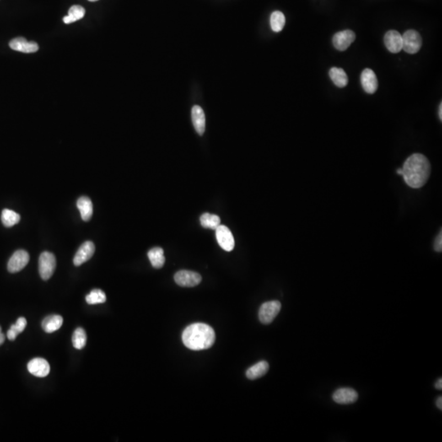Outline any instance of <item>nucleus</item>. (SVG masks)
I'll use <instances>...</instances> for the list:
<instances>
[{"instance_id":"nucleus-5","label":"nucleus","mask_w":442,"mask_h":442,"mask_svg":"<svg viewBox=\"0 0 442 442\" xmlns=\"http://www.w3.org/2000/svg\"><path fill=\"white\" fill-rule=\"evenodd\" d=\"M281 309L278 301L265 302L259 309V319L264 324H270L274 321Z\"/></svg>"},{"instance_id":"nucleus-29","label":"nucleus","mask_w":442,"mask_h":442,"mask_svg":"<svg viewBox=\"0 0 442 442\" xmlns=\"http://www.w3.org/2000/svg\"><path fill=\"white\" fill-rule=\"evenodd\" d=\"M434 250L437 252H442V231H440L438 235L435 239L434 242Z\"/></svg>"},{"instance_id":"nucleus-13","label":"nucleus","mask_w":442,"mask_h":442,"mask_svg":"<svg viewBox=\"0 0 442 442\" xmlns=\"http://www.w3.org/2000/svg\"><path fill=\"white\" fill-rule=\"evenodd\" d=\"M361 84L363 90L369 94L375 93L378 87V81L377 76L373 70L366 68L361 74Z\"/></svg>"},{"instance_id":"nucleus-32","label":"nucleus","mask_w":442,"mask_h":442,"mask_svg":"<svg viewBox=\"0 0 442 442\" xmlns=\"http://www.w3.org/2000/svg\"><path fill=\"white\" fill-rule=\"evenodd\" d=\"M5 341V336L4 334L2 333V329H1V327H0V346L2 345Z\"/></svg>"},{"instance_id":"nucleus-30","label":"nucleus","mask_w":442,"mask_h":442,"mask_svg":"<svg viewBox=\"0 0 442 442\" xmlns=\"http://www.w3.org/2000/svg\"><path fill=\"white\" fill-rule=\"evenodd\" d=\"M436 388H437V390H442V378H440L437 380V383H436V385H435Z\"/></svg>"},{"instance_id":"nucleus-10","label":"nucleus","mask_w":442,"mask_h":442,"mask_svg":"<svg viewBox=\"0 0 442 442\" xmlns=\"http://www.w3.org/2000/svg\"><path fill=\"white\" fill-rule=\"evenodd\" d=\"M27 369L32 375L38 378H44L49 375L50 365L44 359L34 358L27 364Z\"/></svg>"},{"instance_id":"nucleus-4","label":"nucleus","mask_w":442,"mask_h":442,"mask_svg":"<svg viewBox=\"0 0 442 442\" xmlns=\"http://www.w3.org/2000/svg\"><path fill=\"white\" fill-rule=\"evenodd\" d=\"M56 258L49 251L42 253L39 259V272L42 279L48 280L54 275L56 269Z\"/></svg>"},{"instance_id":"nucleus-34","label":"nucleus","mask_w":442,"mask_h":442,"mask_svg":"<svg viewBox=\"0 0 442 442\" xmlns=\"http://www.w3.org/2000/svg\"><path fill=\"white\" fill-rule=\"evenodd\" d=\"M88 1H90V2H95V1H98V0H88Z\"/></svg>"},{"instance_id":"nucleus-25","label":"nucleus","mask_w":442,"mask_h":442,"mask_svg":"<svg viewBox=\"0 0 442 442\" xmlns=\"http://www.w3.org/2000/svg\"><path fill=\"white\" fill-rule=\"evenodd\" d=\"M200 222L203 228H211L216 230L217 227L221 224V218L216 215L204 213L200 217Z\"/></svg>"},{"instance_id":"nucleus-7","label":"nucleus","mask_w":442,"mask_h":442,"mask_svg":"<svg viewBox=\"0 0 442 442\" xmlns=\"http://www.w3.org/2000/svg\"><path fill=\"white\" fill-rule=\"evenodd\" d=\"M216 237L219 245L226 251L233 250L235 242L230 229L225 225H220L216 229Z\"/></svg>"},{"instance_id":"nucleus-23","label":"nucleus","mask_w":442,"mask_h":442,"mask_svg":"<svg viewBox=\"0 0 442 442\" xmlns=\"http://www.w3.org/2000/svg\"><path fill=\"white\" fill-rule=\"evenodd\" d=\"M27 319L24 317H20L14 324L10 327L9 330L7 332V337L10 341H14L18 334L24 331L27 327Z\"/></svg>"},{"instance_id":"nucleus-12","label":"nucleus","mask_w":442,"mask_h":442,"mask_svg":"<svg viewBox=\"0 0 442 442\" xmlns=\"http://www.w3.org/2000/svg\"><path fill=\"white\" fill-rule=\"evenodd\" d=\"M95 246L93 243L91 241H87L85 243H83L75 255L73 260L74 265L80 266L86 261H88L93 256Z\"/></svg>"},{"instance_id":"nucleus-22","label":"nucleus","mask_w":442,"mask_h":442,"mask_svg":"<svg viewBox=\"0 0 442 442\" xmlns=\"http://www.w3.org/2000/svg\"><path fill=\"white\" fill-rule=\"evenodd\" d=\"M85 15V10L80 5H74L68 10V15L64 17L63 22L65 24H71L82 19Z\"/></svg>"},{"instance_id":"nucleus-26","label":"nucleus","mask_w":442,"mask_h":442,"mask_svg":"<svg viewBox=\"0 0 442 442\" xmlns=\"http://www.w3.org/2000/svg\"><path fill=\"white\" fill-rule=\"evenodd\" d=\"M284 15L282 12L279 11H275L273 12L270 17V26L273 30L275 32H280L283 29L285 26Z\"/></svg>"},{"instance_id":"nucleus-19","label":"nucleus","mask_w":442,"mask_h":442,"mask_svg":"<svg viewBox=\"0 0 442 442\" xmlns=\"http://www.w3.org/2000/svg\"><path fill=\"white\" fill-rule=\"evenodd\" d=\"M269 368H270V365L266 361H260L257 363H255V365L251 366L250 368H248L246 375L250 380H255V379L261 378L263 376L265 375L267 373Z\"/></svg>"},{"instance_id":"nucleus-33","label":"nucleus","mask_w":442,"mask_h":442,"mask_svg":"<svg viewBox=\"0 0 442 442\" xmlns=\"http://www.w3.org/2000/svg\"><path fill=\"white\" fill-rule=\"evenodd\" d=\"M438 113H439L440 120H442V103H441V104H440L439 111H438Z\"/></svg>"},{"instance_id":"nucleus-31","label":"nucleus","mask_w":442,"mask_h":442,"mask_svg":"<svg viewBox=\"0 0 442 442\" xmlns=\"http://www.w3.org/2000/svg\"><path fill=\"white\" fill-rule=\"evenodd\" d=\"M437 406L440 410H442V396H440V397L437 398Z\"/></svg>"},{"instance_id":"nucleus-27","label":"nucleus","mask_w":442,"mask_h":442,"mask_svg":"<svg viewBox=\"0 0 442 442\" xmlns=\"http://www.w3.org/2000/svg\"><path fill=\"white\" fill-rule=\"evenodd\" d=\"M86 342H87V336L86 332L82 328H78L76 329V331L74 332L73 336H72V344L75 348L77 350H81L85 346Z\"/></svg>"},{"instance_id":"nucleus-6","label":"nucleus","mask_w":442,"mask_h":442,"mask_svg":"<svg viewBox=\"0 0 442 442\" xmlns=\"http://www.w3.org/2000/svg\"><path fill=\"white\" fill-rule=\"evenodd\" d=\"M174 281L181 287H195L201 282V276L198 273L190 270H180L174 275Z\"/></svg>"},{"instance_id":"nucleus-2","label":"nucleus","mask_w":442,"mask_h":442,"mask_svg":"<svg viewBox=\"0 0 442 442\" xmlns=\"http://www.w3.org/2000/svg\"><path fill=\"white\" fill-rule=\"evenodd\" d=\"M182 340L187 348L193 351H201L213 346L216 334L211 326L197 323L189 325L184 329Z\"/></svg>"},{"instance_id":"nucleus-28","label":"nucleus","mask_w":442,"mask_h":442,"mask_svg":"<svg viewBox=\"0 0 442 442\" xmlns=\"http://www.w3.org/2000/svg\"><path fill=\"white\" fill-rule=\"evenodd\" d=\"M86 302L89 304L104 303L107 300L105 292L100 289H93L85 297Z\"/></svg>"},{"instance_id":"nucleus-9","label":"nucleus","mask_w":442,"mask_h":442,"mask_svg":"<svg viewBox=\"0 0 442 442\" xmlns=\"http://www.w3.org/2000/svg\"><path fill=\"white\" fill-rule=\"evenodd\" d=\"M356 39V34L351 29L337 32L332 38L333 46L339 51H345Z\"/></svg>"},{"instance_id":"nucleus-14","label":"nucleus","mask_w":442,"mask_h":442,"mask_svg":"<svg viewBox=\"0 0 442 442\" xmlns=\"http://www.w3.org/2000/svg\"><path fill=\"white\" fill-rule=\"evenodd\" d=\"M9 47L15 51L25 53V54H32L39 50V45L35 42L27 41V39L22 37H18L12 39L9 42Z\"/></svg>"},{"instance_id":"nucleus-17","label":"nucleus","mask_w":442,"mask_h":442,"mask_svg":"<svg viewBox=\"0 0 442 442\" xmlns=\"http://www.w3.org/2000/svg\"><path fill=\"white\" fill-rule=\"evenodd\" d=\"M62 324H63L62 317L60 316L58 314H54V315L46 317L42 321V328L47 333H52V332L57 331L62 326Z\"/></svg>"},{"instance_id":"nucleus-20","label":"nucleus","mask_w":442,"mask_h":442,"mask_svg":"<svg viewBox=\"0 0 442 442\" xmlns=\"http://www.w3.org/2000/svg\"><path fill=\"white\" fill-rule=\"evenodd\" d=\"M329 76L335 85L344 88L348 83V77L343 69L332 67L329 71Z\"/></svg>"},{"instance_id":"nucleus-8","label":"nucleus","mask_w":442,"mask_h":442,"mask_svg":"<svg viewBox=\"0 0 442 442\" xmlns=\"http://www.w3.org/2000/svg\"><path fill=\"white\" fill-rule=\"evenodd\" d=\"M29 260V255L27 251L24 250H17L7 263V270L12 274L19 272L27 266Z\"/></svg>"},{"instance_id":"nucleus-24","label":"nucleus","mask_w":442,"mask_h":442,"mask_svg":"<svg viewBox=\"0 0 442 442\" xmlns=\"http://www.w3.org/2000/svg\"><path fill=\"white\" fill-rule=\"evenodd\" d=\"M20 219L21 217H20L19 214H17V212H15L12 210L4 209L2 211V216H1L2 223L7 228H10V227H12L15 224L19 223Z\"/></svg>"},{"instance_id":"nucleus-21","label":"nucleus","mask_w":442,"mask_h":442,"mask_svg":"<svg viewBox=\"0 0 442 442\" xmlns=\"http://www.w3.org/2000/svg\"><path fill=\"white\" fill-rule=\"evenodd\" d=\"M147 256L149 258L150 262L153 267L156 269H161L163 267L166 258L164 255V250L161 248H153L147 253Z\"/></svg>"},{"instance_id":"nucleus-3","label":"nucleus","mask_w":442,"mask_h":442,"mask_svg":"<svg viewBox=\"0 0 442 442\" xmlns=\"http://www.w3.org/2000/svg\"><path fill=\"white\" fill-rule=\"evenodd\" d=\"M422 37L414 29H409L402 35V49L408 54H417L422 47Z\"/></svg>"},{"instance_id":"nucleus-16","label":"nucleus","mask_w":442,"mask_h":442,"mask_svg":"<svg viewBox=\"0 0 442 442\" xmlns=\"http://www.w3.org/2000/svg\"><path fill=\"white\" fill-rule=\"evenodd\" d=\"M192 120L196 133L202 135L206 129V117L203 110L199 106H194L192 109Z\"/></svg>"},{"instance_id":"nucleus-1","label":"nucleus","mask_w":442,"mask_h":442,"mask_svg":"<svg viewBox=\"0 0 442 442\" xmlns=\"http://www.w3.org/2000/svg\"><path fill=\"white\" fill-rule=\"evenodd\" d=\"M402 174L408 186L420 189L429 179L432 167L424 155L414 153L408 157L403 166Z\"/></svg>"},{"instance_id":"nucleus-15","label":"nucleus","mask_w":442,"mask_h":442,"mask_svg":"<svg viewBox=\"0 0 442 442\" xmlns=\"http://www.w3.org/2000/svg\"><path fill=\"white\" fill-rule=\"evenodd\" d=\"M384 43L387 49L392 54H397L402 50V35L396 30L391 29L387 32Z\"/></svg>"},{"instance_id":"nucleus-18","label":"nucleus","mask_w":442,"mask_h":442,"mask_svg":"<svg viewBox=\"0 0 442 442\" xmlns=\"http://www.w3.org/2000/svg\"><path fill=\"white\" fill-rule=\"evenodd\" d=\"M77 207L83 221H88L93 216V203L88 196H81L77 201Z\"/></svg>"},{"instance_id":"nucleus-11","label":"nucleus","mask_w":442,"mask_h":442,"mask_svg":"<svg viewBox=\"0 0 442 442\" xmlns=\"http://www.w3.org/2000/svg\"><path fill=\"white\" fill-rule=\"evenodd\" d=\"M358 393L352 388H340L333 393L332 399L340 405H350L358 400Z\"/></svg>"}]
</instances>
